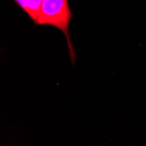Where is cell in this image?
I'll return each mask as SVG.
<instances>
[{
	"label": "cell",
	"instance_id": "6da1fadb",
	"mask_svg": "<svg viewBox=\"0 0 146 146\" xmlns=\"http://www.w3.org/2000/svg\"><path fill=\"white\" fill-rule=\"evenodd\" d=\"M73 18L68 0H42L40 11L35 25H49L61 31L66 38L72 63L75 60V52L69 35V25Z\"/></svg>",
	"mask_w": 146,
	"mask_h": 146
},
{
	"label": "cell",
	"instance_id": "7a4b0ae2",
	"mask_svg": "<svg viewBox=\"0 0 146 146\" xmlns=\"http://www.w3.org/2000/svg\"><path fill=\"white\" fill-rule=\"evenodd\" d=\"M13 1L28 15L33 23L37 21L40 11L42 0H13Z\"/></svg>",
	"mask_w": 146,
	"mask_h": 146
}]
</instances>
